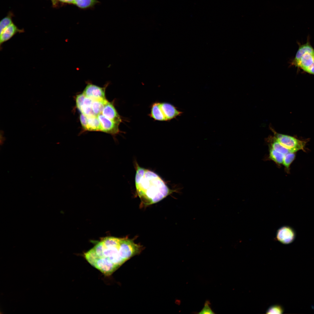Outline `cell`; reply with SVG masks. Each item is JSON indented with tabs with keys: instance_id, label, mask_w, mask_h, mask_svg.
<instances>
[{
	"instance_id": "cell-1",
	"label": "cell",
	"mask_w": 314,
	"mask_h": 314,
	"mask_svg": "<svg viewBox=\"0 0 314 314\" xmlns=\"http://www.w3.org/2000/svg\"><path fill=\"white\" fill-rule=\"evenodd\" d=\"M141 250V247L132 240L109 237L102 238L84 256L91 265L109 276Z\"/></svg>"
},
{
	"instance_id": "cell-2",
	"label": "cell",
	"mask_w": 314,
	"mask_h": 314,
	"mask_svg": "<svg viewBox=\"0 0 314 314\" xmlns=\"http://www.w3.org/2000/svg\"><path fill=\"white\" fill-rule=\"evenodd\" d=\"M135 183L137 194L144 205L161 201L175 191L170 189L161 178L154 172L136 165Z\"/></svg>"
},
{
	"instance_id": "cell-3",
	"label": "cell",
	"mask_w": 314,
	"mask_h": 314,
	"mask_svg": "<svg viewBox=\"0 0 314 314\" xmlns=\"http://www.w3.org/2000/svg\"><path fill=\"white\" fill-rule=\"evenodd\" d=\"M274 137L282 145L292 152H296L300 150L305 151V147L306 141L298 139L293 137L277 133L274 131Z\"/></svg>"
},
{
	"instance_id": "cell-4",
	"label": "cell",
	"mask_w": 314,
	"mask_h": 314,
	"mask_svg": "<svg viewBox=\"0 0 314 314\" xmlns=\"http://www.w3.org/2000/svg\"><path fill=\"white\" fill-rule=\"evenodd\" d=\"M108 84L102 88L88 82L83 93L93 100L106 99L105 90Z\"/></svg>"
},
{
	"instance_id": "cell-5",
	"label": "cell",
	"mask_w": 314,
	"mask_h": 314,
	"mask_svg": "<svg viewBox=\"0 0 314 314\" xmlns=\"http://www.w3.org/2000/svg\"><path fill=\"white\" fill-rule=\"evenodd\" d=\"M296 234L295 231L291 227L287 226H282L277 231V240L283 244H290L294 241Z\"/></svg>"
},
{
	"instance_id": "cell-6",
	"label": "cell",
	"mask_w": 314,
	"mask_h": 314,
	"mask_svg": "<svg viewBox=\"0 0 314 314\" xmlns=\"http://www.w3.org/2000/svg\"><path fill=\"white\" fill-rule=\"evenodd\" d=\"M97 116L101 124L102 131L112 135H115L119 133V124L106 117L102 113Z\"/></svg>"
},
{
	"instance_id": "cell-7",
	"label": "cell",
	"mask_w": 314,
	"mask_h": 314,
	"mask_svg": "<svg viewBox=\"0 0 314 314\" xmlns=\"http://www.w3.org/2000/svg\"><path fill=\"white\" fill-rule=\"evenodd\" d=\"M160 105L166 121L170 120L180 115L182 112L177 110L172 104L167 103H160Z\"/></svg>"
},
{
	"instance_id": "cell-8",
	"label": "cell",
	"mask_w": 314,
	"mask_h": 314,
	"mask_svg": "<svg viewBox=\"0 0 314 314\" xmlns=\"http://www.w3.org/2000/svg\"><path fill=\"white\" fill-rule=\"evenodd\" d=\"M106 117L119 124L122 119L113 105L108 101L105 104L102 113Z\"/></svg>"
},
{
	"instance_id": "cell-9",
	"label": "cell",
	"mask_w": 314,
	"mask_h": 314,
	"mask_svg": "<svg viewBox=\"0 0 314 314\" xmlns=\"http://www.w3.org/2000/svg\"><path fill=\"white\" fill-rule=\"evenodd\" d=\"M299 45V48L295 57L290 63L291 65L296 66L301 57L307 53L314 54V49L311 45L308 39L307 42L305 44Z\"/></svg>"
},
{
	"instance_id": "cell-10",
	"label": "cell",
	"mask_w": 314,
	"mask_h": 314,
	"mask_svg": "<svg viewBox=\"0 0 314 314\" xmlns=\"http://www.w3.org/2000/svg\"><path fill=\"white\" fill-rule=\"evenodd\" d=\"M23 30L18 29L13 23L7 27L0 34V44L8 41L17 33L23 32Z\"/></svg>"
},
{
	"instance_id": "cell-11",
	"label": "cell",
	"mask_w": 314,
	"mask_h": 314,
	"mask_svg": "<svg viewBox=\"0 0 314 314\" xmlns=\"http://www.w3.org/2000/svg\"><path fill=\"white\" fill-rule=\"evenodd\" d=\"M149 115L155 120L166 121L160 108V102H156L151 105V112Z\"/></svg>"
},
{
	"instance_id": "cell-12",
	"label": "cell",
	"mask_w": 314,
	"mask_h": 314,
	"mask_svg": "<svg viewBox=\"0 0 314 314\" xmlns=\"http://www.w3.org/2000/svg\"><path fill=\"white\" fill-rule=\"evenodd\" d=\"M313 54L308 53L303 55L296 66L305 71L314 63Z\"/></svg>"
},
{
	"instance_id": "cell-13",
	"label": "cell",
	"mask_w": 314,
	"mask_h": 314,
	"mask_svg": "<svg viewBox=\"0 0 314 314\" xmlns=\"http://www.w3.org/2000/svg\"><path fill=\"white\" fill-rule=\"evenodd\" d=\"M87 130L93 131H102V127L100 121L97 116L87 117Z\"/></svg>"
},
{
	"instance_id": "cell-14",
	"label": "cell",
	"mask_w": 314,
	"mask_h": 314,
	"mask_svg": "<svg viewBox=\"0 0 314 314\" xmlns=\"http://www.w3.org/2000/svg\"><path fill=\"white\" fill-rule=\"evenodd\" d=\"M268 140L270 144V147L275 150L285 155L289 152H292L278 142L273 136L269 138Z\"/></svg>"
},
{
	"instance_id": "cell-15",
	"label": "cell",
	"mask_w": 314,
	"mask_h": 314,
	"mask_svg": "<svg viewBox=\"0 0 314 314\" xmlns=\"http://www.w3.org/2000/svg\"><path fill=\"white\" fill-rule=\"evenodd\" d=\"M285 155L277 151L270 147L269 158L277 165L283 164Z\"/></svg>"
},
{
	"instance_id": "cell-16",
	"label": "cell",
	"mask_w": 314,
	"mask_h": 314,
	"mask_svg": "<svg viewBox=\"0 0 314 314\" xmlns=\"http://www.w3.org/2000/svg\"><path fill=\"white\" fill-rule=\"evenodd\" d=\"M107 101L106 99L93 100L92 108L95 116L102 113L104 106Z\"/></svg>"
},
{
	"instance_id": "cell-17",
	"label": "cell",
	"mask_w": 314,
	"mask_h": 314,
	"mask_svg": "<svg viewBox=\"0 0 314 314\" xmlns=\"http://www.w3.org/2000/svg\"><path fill=\"white\" fill-rule=\"evenodd\" d=\"M295 152H289L285 155L283 164L287 172H289L290 167L295 159Z\"/></svg>"
},
{
	"instance_id": "cell-18",
	"label": "cell",
	"mask_w": 314,
	"mask_h": 314,
	"mask_svg": "<svg viewBox=\"0 0 314 314\" xmlns=\"http://www.w3.org/2000/svg\"><path fill=\"white\" fill-rule=\"evenodd\" d=\"M97 2V0H74V4L82 8L91 7Z\"/></svg>"
},
{
	"instance_id": "cell-19",
	"label": "cell",
	"mask_w": 314,
	"mask_h": 314,
	"mask_svg": "<svg viewBox=\"0 0 314 314\" xmlns=\"http://www.w3.org/2000/svg\"><path fill=\"white\" fill-rule=\"evenodd\" d=\"M11 18L7 16L2 19L0 22V33L1 34L8 26L12 24Z\"/></svg>"
},
{
	"instance_id": "cell-20",
	"label": "cell",
	"mask_w": 314,
	"mask_h": 314,
	"mask_svg": "<svg viewBox=\"0 0 314 314\" xmlns=\"http://www.w3.org/2000/svg\"><path fill=\"white\" fill-rule=\"evenodd\" d=\"M210 304L209 301L206 300L204 303V307L198 313L200 314H215L210 306Z\"/></svg>"
},
{
	"instance_id": "cell-21",
	"label": "cell",
	"mask_w": 314,
	"mask_h": 314,
	"mask_svg": "<svg viewBox=\"0 0 314 314\" xmlns=\"http://www.w3.org/2000/svg\"><path fill=\"white\" fill-rule=\"evenodd\" d=\"M283 312L282 308L278 305H274L270 307L267 310L268 314H281Z\"/></svg>"
},
{
	"instance_id": "cell-22",
	"label": "cell",
	"mask_w": 314,
	"mask_h": 314,
	"mask_svg": "<svg viewBox=\"0 0 314 314\" xmlns=\"http://www.w3.org/2000/svg\"><path fill=\"white\" fill-rule=\"evenodd\" d=\"M85 96L83 93L76 96V104L77 108L79 110L81 108Z\"/></svg>"
},
{
	"instance_id": "cell-23",
	"label": "cell",
	"mask_w": 314,
	"mask_h": 314,
	"mask_svg": "<svg viewBox=\"0 0 314 314\" xmlns=\"http://www.w3.org/2000/svg\"><path fill=\"white\" fill-rule=\"evenodd\" d=\"M80 120L81 125L83 128L87 130L88 117L83 113H81L80 116Z\"/></svg>"
},
{
	"instance_id": "cell-24",
	"label": "cell",
	"mask_w": 314,
	"mask_h": 314,
	"mask_svg": "<svg viewBox=\"0 0 314 314\" xmlns=\"http://www.w3.org/2000/svg\"><path fill=\"white\" fill-rule=\"evenodd\" d=\"M305 72L310 74L314 75V63L307 69Z\"/></svg>"
},
{
	"instance_id": "cell-25",
	"label": "cell",
	"mask_w": 314,
	"mask_h": 314,
	"mask_svg": "<svg viewBox=\"0 0 314 314\" xmlns=\"http://www.w3.org/2000/svg\"><path fill=\"white\" fill-rule=\"evenodd\" d=\"M59 1L65 3H74V0H58Z\"/></svg>"
},
{
	"instance_id": "cell-26",
	"label": "cell",
	"mask_w": 314,
	"mask_h": 314,
	"mask_svg": "<svg viewBox=\"0 0 314 314\" xmlns=\"http://www.w3.org/2000/svg\"><path fill=\"white\" fill-rule=\"evenodd\" d=\"M314 63V54H313Z\"/></svg>"
}]
</instances>
